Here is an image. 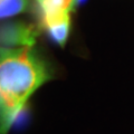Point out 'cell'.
Here are the masks:
<instances>
[{
  "label": "cell",
  "instance_id": "6da1fadb",
  "mask_svg": "<svg viewBox=\"0 0 134 134\" xmlns=\"http://www.w3.org/2000/svg\"><path fill=\"white\" fill-rule=\"evenodd\" d=\"M53 77L52 65L36 46H0V134H9L30 97Z\"/></svg>",
  "mask_w": 134,
  "mask_h": 134
},
{
  "label": "cell",
  "instance_id": "7a4b0ae2",
  "mask_svg": "<svg viewBox=\"0 0 134 134\" xmlns=\"http://www.w3.org/2000/svg\"><path fill=\"white\" fill-rule=\"evenodd\" d=\"M41 32L38 25L24 20L0 23V46L2 47H34Z\"/></svg>",
  "mask_w": 134,
  "mask_h": 134
},
{
  "label": "cell",
  "instance_id": "3957f363",
  "mask_svg": "<svg viewBox=\"0 0 134 134\" xmlns=\"http://www.w3.org/2000/svg\"><path fill=\"white\" fill-rule=\"evenodd\" d=\"M38 26L41 31L47 34L52 41L60 47H65L72 29L70 12L38 19Z\"/></svg>",
  "mask_w": 134,
  "mask_h": 134
},
{
  "label": "cell",
  "instance_id": "277c9868",
  "mask_svg": "<svg viewBox=\"0 0 134 134\" xmlns=\"http://www.w3.org/2000/svg\"><path fill=\"white\" fill-rule=\"evenodd\" d=\"M30 10V0H0V20L9 19Z\"/></svg>",
  "mask_w": 134,
  "mask_h": 134
},
{
  "label": "cell",
  "instance_id": "5b68a950",
  "mask_svg": "<svg viewBox=\"0 0 134 134\" xmlns=\"http://www.w3.org/2000/svg\"><path fill=\"white\" fill-rule=\"evenodd\" d=\"M85 1H86V0H73V7H72L73 11L76 10V8L79 7L81 5H83V3L85 2Z\"/></svg>",
  "mask_w": 134,
  "mask_h": 134
}]
</instances>
